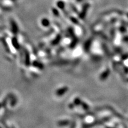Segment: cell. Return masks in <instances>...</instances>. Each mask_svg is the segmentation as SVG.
<instances>
[{
    "label": "cell",
    "mask_w": 128,
    "mask_h": 128,
    "mask_svg": "<svg viewBox=\"0 0 128 128\" xmlns=\"http://www.w3.org/2000/svg\"><path fill=\"white\" fill-rule=\"evenodd\" d=\"M110 74V71L109 69H107V70H106L105 72H103L101 74V80H105L107 79L108 77L109 76Z\"/></svg>",
    "instance_id": "obj_1"
},
{
    "label": "cell",
    "mask_w": 128,
    "mask_h": 128,
    "mask_svg": "<svg viewBox=\"0 0 128 128\" xmlns=\"http://www.w3.org/2000/svg\"></svg>",
    "instance_id": "obj_5"
},
{
    "label": "cell",
    "mask_w": 128,
    "mask_h": 128,
    "mask_svg": "<svg viewBox=\"0 0 128 128\" xmlns=\"http://www.w3.org/2000/svg\"><path fill=\"white\" fill-rule=\"evenodd\" d=\"M127 58H128V54H126V55H123V56L122 57V60H125V59H127Z\"/></svg>",
    "instance_id": "obj_2"
},
{
    "label": "cell",
    "mask_w": 128,
    "mask_h": 128,
    "mask_svg": "<svg viewBox=\"0 0 128 128\" xmlns=\"http://www.w3.org/2000/svg\"></svg>",
    "instance_id": "obj_4"
},
{
    "label": "cell",
    "mask_w": 128,
    "mask_h": 128,
    "mask_svg": "<svg viewBox=\"0 0 128 128\" xmlns=\"http://www.w3.org/2000/svg\"><path fill=\"white\" fill-rule=\"evenodd\" d=\"M109 128V127H107V128Z\"/></svg>",
    "instance_id": "obj_3"
}]
</instances>
